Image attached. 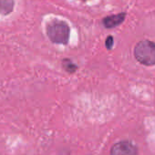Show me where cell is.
Wrapping results in <instances>:
<instances>
[{"instance_id":"obj_1","label":"cell","mask_w":155,"mask_h":155,"mask_svg":"<svg viewBox=\"0 0 155 155\" xmlns=\"http://www.w3.org/2000/svg\"><path fill=\"white\" fill-rule=\"evenodd\" d=\"M134 57L142 65H155V43L150 40L140 41L134 48Z\"/></svg>"},{"instance_id":"obj_2","label":"cell","mask_w":155,"mask_h":155,"mask_svg":"<svg viewBox=\"0 0 155 155\" xmlns=\"http://www.w3.org/2000/svg\"><path fill=\"white\" fill-rule=\"evenodd\" d=\"M69 33V27L64 21H53L47 27V35L50 41L55 44H68Z\"/></svg>"},{"instance_id":"obj_3","label":"cell","mask_w":155,"mask_h":155,"mask_svg":"<svg viewBox=\"0 0 155 155\" xmlns=\"http://www.w3.org/2000/svg\"><path fill=\"white\" fill-rule=\"evenodd\" d=\"M110 155H138V149L131 142L123 140L112 146Z\"/></svg>"},{"instance_id":"obj_4","label":"cell","mask_w":155,"mask_h":155,"mask_svg":"<svg viewBox=\"0 0 155 155\" xmlns=\"http://www.w3.org/2000/svg\"><path fill=\"white\" fill-rule=\"evenodd\" d=\"M125 17H126L125 13H120L118 15L110 16V17L103 18L102 24L104 25L106 28H113L120 26L121 23H123V21L125 20Z\"/></svg>"},{"instance_id":"obj_5","label":"cell","mask_w":155,"mask_h":155,"mask_svg":"<svg viewBox=\"0 0 155 155\" xmlns=\"http://www.w3.org/2000/svg\"><path fill=\"white\" fill-rule=\"evenodd\" d=\"M14 9V0H0V14L9 15Z\"/></svg>"},{"instance_id":"obj_6","label":"cell","mask_w":155,"mask_h":155,"mask_svg":"<svg viewBox=\"0 0 155 155\" xmlns=\"http://www.w3.org/2000/svg\"><path fill=\"white\" fill-rule=\"evenodd\" d=\"M63 67L69 73H73L76 70V68H77L76 66L73 63H71L70 60H68V59H64L63 60Z\"/></svg>"},{"instance_id":"obj_7","label":"cell","mask_w":155,"mask_h":155,"mask_svg":"<svg viewBox=\"0 0 155 155\" xmlns=\"http://www.w3.org/2000/svg\"><path fill=\"white\" fill-rule=\"evenodd\" d=\"M112 45H113V38L111 36L108 37L107 40H106V47L108 49H110L112 48Z\"/></svg>"},{"instance_id":"obj_8","label":"cell","mask_w":155,"mask_h":155,"mask_svg":"<svg viewBox=\"0 0 155 155\" xmlns=\"http://www.w3.org/2000/svg\"><path fill=\"white\" fill-rule=\"evenodd\" d=\"M81 1H87V0H81Z\"/></svg>"}]
</instances>
